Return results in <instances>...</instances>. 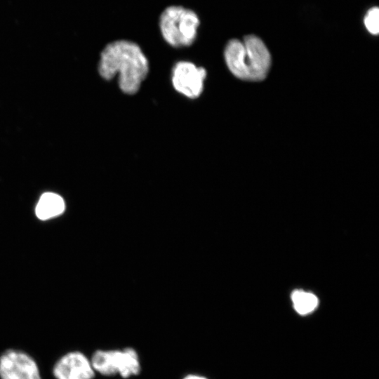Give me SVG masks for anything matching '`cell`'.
I'll use <instances>...</instances> for the list:
<instances>
[{
    "label": "cell",
    "instance_id": "2",
    "mask_svg": "<svg viewBox=\"0 0 379 379\" xmlns=\"http://www.w3.org/2000/svg\"><path fill=\"white\" fill-rule=\"evenodd\" d=\"M230 71L237 78L252 81L263 80L270 69L271 56L263 41L255 35L243 41L230 40L224 51Z\"/></svg>",
    "mask_w": 379,
    "mask_h": 379
},
{
    "label": "cell",
    "instance_id": "11",
    "mask_svg": "<svg viewBox=\"0 0 379 379\" xmlns=\"http://www.w3.org/2000/svg\"><path fill=\"white\" fill-rule=\"evenodd\" d=\"M183 379H208L204 375L198 374H188L183 378Z\"/></svg>",
    "mask_w": 379,
    "mask_h": 379
},
{
    "label": "cell",
    "instance_id": "7",
    "mask_svg": "<svg viewBox=\"0 0 379 379\" xmlns=\"http://www.w3.org/2000/svg\"><path fill=\"white\" fill-rule=\"evenodd\" d=\"M52 373L55 379H93L96 373L90 358L81 351L74 350L58 359Z\"/></svg>",
    "mask_w": 379,
    "mask_h": 379
},
{
    "label": "cell",
    "instance_id": "3",
    "mask_svg": "<svg viewBox=\"0 0 379 379\" xmlns=\"http://www.w3.org/2000/svg\"><path fill=\"white\" fill-rule=\"evenodd\" d=\"M199 25L197 15L182 6H169L160 17L161 34L168 44L175 48L192 44L197 37Z\"/></svg>",
    "mask_w": 379,
    "mask_h": 379
},
{
    "label": "cell",
    "instance_id": "6",
    "mask_svg": "<svg viewBox=\"0 0 379 379\" xmlns=\"http://www.w3.org/2000/svg\"><path fill=\"white\" fill-rule=\"evenodd\" d=\"M206 75L205 68L189 61H179L172 69V85L179 93L195 99L203 92Z\"/></svg>",
    "mask_w": 379,
    "mask_h": 379
},
{
    "label": "cell",
    "instance_id": "4",
    "mask_svg": "<svg viewBox=\"0 0 379 379\" xmlns=\"http://www.w3.org/2000/svg\"><path fill=\"white\" fill-rule=\"evenodd\" d=\"M95 373L104 376L119 375L130 378L141 370L138 352L133 347L122 350H98L90 358Z\"/></svg>",
    "mask_w": 379,
    "mask_h": 379
},
{
    "label": "cell",
    "instance_id": "9",
    "mask_svg": "<svg viewBox=\"0 0 379 379\" xmlns=\"http://www.w3.org/2000/svg\"><path fill=\"white\" fill-rule=\"evenodd\" d=\"M291 298L295 310L300 314L312 312L318 305V299L314 294L301 290L295 291Z\"/></svg>",
    "mask_w": 379,
    "mask_h": 379
},
{
    "label": "cell",
    "instance_id": "8",
    "mask_svg": "<svg viewBox=\"0 0 379 379\" xmlns=\"http://www.w3.org/2000/svg\"><path fill=\"white\" fill-rule=\"evenodd\" d=\"M65 210L63 199L57 194H43L36 206V215L41 220H47L61 214Z\"/></svg>",
    "mask_w": 379,
    "mask_h": 379
},
{
    "label": "cell",
    "instance_id": "10",
    "mask_svg": "<svg viewBox=\"0 0 379 379\" xmlns=\"http://www.w3.org/2000/svg\"><path fill=\"white\" fill-rule=\"evenodd\" d=\"M379 9L378 7L371 8L364 18V25L367 30L372 34H378L379 32L378 23Z\"/></svg>",
    "mask_w": 379,
    "mask_h": 379
},
{
    "label": "cell",
    "instance_id": "1",
    "mask_svg": "<svg viewBox=\"0 0 379 379\" xmlns=\"http://www.w3.org/2000/svg\"><path fill=\"white\" fill-rule=\"evenodd\" d=\"M100 76L110 80L117 74L124 93H137L149 72L147 58L140 46L132 41L118 40L107 44L100 55Z\"/></svg>",
    "mask_w": 379,
    "mask_h": 379
},
{
    "label": "cell",
    "instance_id": "5",
    "mask_svg": "<svg viewBox=\"0 0 379 379\" xmlns=\"http://www.w3.org/2000/svg\"><path fill=\"white\" fill-rule=\"evenodd\" d=\"M0 379H42L34 358L25 351L9 348L0 354Z\"/></svg>",
    "mask_w": 379,
    "mask_h": 379
}]
</instances>
